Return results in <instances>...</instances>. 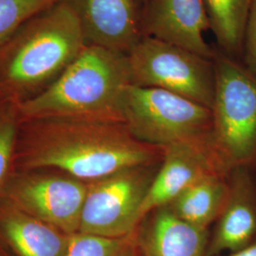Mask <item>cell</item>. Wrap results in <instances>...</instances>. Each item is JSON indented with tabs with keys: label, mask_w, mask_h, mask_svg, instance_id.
I'll return each instance as SVG.
<instances>
[{
	"label": "cell",
	"mask_w": 256,
	"mask_h": 256,
	"mask_svg": "<svg viewBox=\"0 0 256 256\" xmlns=\"http://www.w3.org/2000/svg\"><path fill=\"white\" fill-rule=\"evenodd\" d=\"M164 149L138 140L124 122L23 120L14 171L56 170L86 182L122 169L162 162Z\"/></svg>",
	"instance_id": "cell-1"
},
{
	"label": "cell",
	"mask_w": 256,
	"mask_h": 256,
	"mask_svg": "<svg viewBox=\"0 0 256 256\" xmlns=\"http://www.w3.org/2000/svg\"><path fill=\"white\" fill-rule=\"evenodd\" d=\"M130 84L128 54L86 46L45 92L19 104L21 117L124 122Z\"/></svg>",
	"instance_id": "cell-2"
},
{
	"label": "cell",
	"mask_w": 256,
	"mask_h": 256,
	"mask_svg": "<svg viewBox=\"0 0 256 256\" xmlns=\"http://www.w3.org/2000/svg\"><path fill=\"white\" fill-rule=\"evenodd\" d=\"M86 46L72 10L57 2L0 48V92L18 102L45 92Z\"/></svg>",
	"instance_id": "cell-3"
},
{
	"label": "cell",
	"mask_w": 256,
	"mask_h": 256,
	"mask_svg": "<svg viewBox=\"0 0 256 256\" xmlns=\"http://www.w3.org/2000/svg\"><path fill=\"white\" fill-rule=\"evenodd\" d=\"M210 144L223 170L256 160V79L232 57L216 50Z\"/></svg>",
	"instance_id": "cell-4"
},
{
	"label": "cell",
	"mask_w": 256,
	"mask_h": 256,
	"mask_svg": "<svg viewBox=\"0 0 256 256\" xmlns=\"http://www.w3.org/2000/svg\"><path fill=\"white\" fill-rule=\"evenodd\" d=\"M124 124L138 140L164 147L210 138L209 108L173 92L130 84L124 104Z\"/></svg>",
	"instance_id": "cell-5"
},
{
	"label": "cell",
	"mask_w": 256,
	"mask_h": 256,
	"mask_svg": "<svg viewBox=\"0 0 256 256\" xmlns=\"http://www.w3.org/2000/svg\"><path fill=\"white\" fill-rule=\"evenodd\" d=\"M131 84L173 92L212 108L214 59L154 37L144 36L128 54Z\"/></svg>",
	"instance_id": "cell-6"
},
{
	"label": "cell",
	"mask_w": 256,
	"mask_h": 256,
	"mask_svg": "<svg viewBox=\"0 0 256 256\" xmlns=\"http://www.w3.org/2000/svg\"><path fill=\"white\" fill-rule=\"evenodd\" d=\"M156 165L128 167L88 182L78 232L124 238L136 232Z\"/></svg>",
	"instance_id": "cell-7"
},
{
	"label": "cell",
	"mask_w": 256,
	"mask_h": 256,
	"mask_svg": "<svg viewBox=\"0 0 256 256\" xmlns=\"http://www.w3.org/2000/svg\"><path fill=\"white\" fill-rule=\"evenodd\" d=\"M88 182L56 170L14 171L1 198L66 234L79 232Z\"/></svg>",
	"instance_id": "cell-8"
},
{
	"label": "cell",
	"mask_w": 256,
	"mask_h": 256,
	"mask_svg": "<svg viewBox=\"0 0 256 256\" xmlns=\"http://www.w3.org/2000/svg\"><path fill=\"white\" fill-rule=\"evenodd\" d=\"M78 20L86 46L128 54L144 37L138 0H57Z\"/></svg>",
	"instance_id": "cell-9"
},
{
	"label": "cell",
	"mask_w": 256,
	"mask_h": 256,
	"mask_svg": "<svg viewBox=\"0 0 256 256\" xmlns=\"http://www.w3.org/2000/svg\"><path fill=\"white\" fill-rule=\"evenodd\" d=\"M164 149V158L140 209L142 220L151 210L167 205L185 189L206 176H229L214 155L210 138L178 142Z\"/></svg>",
	"instance_id": "cell-10"
},
{
	"label": "cell",
	"mask_w": 256,
	"mask_h": 256,
	"mask_svg": "<svg viewBox=\"0 0 256 256\" xmlns=\"http://www.w3.org/2000/svg\"><path fill=\"white\" fill-rule=\"evenodd\" d=\"M144 36L154 37L214 59L204 34L210 30L203 0H148L142 9Z\"/></svg>",
	"instance_id": "cell-11"
},
{
	"label": "cell",
	"mask_w": 256,
	"mask_h": 256,
	"mask_svg": "<svg viewBox=\"0 0 256 256\" xmlns=\"http://www.w3.org/2000/svg\"><path fill=\"white\" fill-rule=\"evenodd\" d=\"M248 167H239L229 174V196L220 214L206 256L239 250L254 242L256 236V189Z\"/></svg>",
	"instance_id": "cell-12"
},
{
	"label": "cell",
	"mask_w": 256,
	"mask_h": 256,
	"mask_svg": "<svg viewBox=\"0 0 256 256\" xmlns=\"http://www.w3.org/2000/svg\"><path fill=\"white\" fill-rule=\"evenodd\" d=\"M140 256H206L207 230L180 218L167 206L151 210L137 229Z\"/></svg>",
	"instance_id": "cell-13"
},
{
	"label": "cell",
	"mask_w": 256,
	"mask_h": 256,
	"mask_svg": "<svg viewBox=\"0 0 256 256\" xmlns=\"http://www.w3.org/2000/svg\"><path fill=\"white\" fill-rule=\"evenodd\" d=\"M0 236L18 256H66L70 238L1 198Z\"/></svg>",
	"instance_id": "cell-14"
},
{
	"label": "cell",
	"mask_w": 256,
	"mask_h": 256,
	"mask_svg": "<svg viewBox=\"0 0 256 256\" xmlns=\"http://www.w3.org/2000/svg\"><path fill=\"white\" fill-rule=\"evenodd\" d=\"M230 192L229 176L212 174L194 183L167 206L180 218L200 229L207 230L218 220Z\"/></svg>",
	"instance_id": "cell-15"
},
{
	"label": "cell",
	"mask_w": 256,
	"mask_h": 256,
	"mask_svg": "<svg viewBox=\"0 0 256 256\" xmlns=\"http://www.w3.org/2000/svg\"><path fill=\"white\" fill-rule=\"evenodd\" d=\"M220 50L241 55L242 41L254 0H203Z\"/></svg>",
	"instance_id": "cell-16"
},
{
	"label": "cell",
	"mask_w": 256,
	"mask_h": 256,
	"mask_svg": "<svg viewBox=\"0 0 256 256\" xmlns=\"http://www.w3.org/2000/svg\"><path fill=\"white\" fill-rule=\"evenodd\" d=\"M22 120L18 102L0 93V196L14 171V160Z\"/></svg>",
	"instance_id": "cell-17"
},
{
	"label": "cell",
	"mask_w": 256,
	"mask_h": 256,
	"mask_svg": "<svg viewBox=\"0 0 256 256\" xmlns=\"http://www.w3.org/2000/svg\"><path fill=\"white\" fill-rule=\"evenodd\" d=\"M137 230L124 238H104L76 232L66 256H137Z\"/></svg>",
	"instance_id": "cell-18"
},
{
	"label": "cell",
	"mask_w": 256,
	"mask_h": 256,
	"mask_svg": "<svg viewBox=\"0 0 256 256\" xmlns=\"http://www.w3.org/2000/svg\"><path fill=\"white\" fill-rule=\"evenodd\" d=\"M55 3L57 0H0V48L28 20Z\"/></svg>",
	"instance_id": "cell-19"
},
{
	"label": "cell",
	"mask_w": 256,
	"mask_h": 256,
	"mask_svg": "<svg viewBox=\"0 0 256 256\" xmlns=\"http://www.w3.org/2000/svg\"><path fill=\"white\" fill-rule=\"evenodd\" d=\"M241 55L244 61L243 66L256 79V0H254L248 12Z\"/></svg>",
	"instance_id": "cell-20"
},
{
	"label": "cell",
	"mask_w": 256,
	"mask_h": 256,
	"mask_svg": "<svg viewBox=\"0 0 256 256\" xmlns=\"http://www.w3.org/2000/svg\"><path fill=\"white\" fill-rule=\"evenodd\" d=\"M229 256H256V241L239 250L232 252Z\"/></svg>",
	"instance_id": "cell-21"
},
{
	"label": "cell",
	"mask_w": 256,
	"mask_h": 256,
	"mask_svg": "<svg viewBox=\"0 0 256 256\" xmlns=\"http://www.w3.org/2000/svg\"><path fill=\"white\" fill-rule=\"evenodd\" d=\"M138 1H140V5H142V6H144V4H146V3L147 1H148V0H138Z\"/></svg>",
	"instance_id": "cell-22"
},
{
	"label": "cell",
	"mask_w": 256,
	"mask_h": 256,
	"mask_svg": "<svg viewBox=\"0 0 256 256\" xmlns=\"http://www.w3.org/2000/svg\"><path fill=\"white\" fill-rule=\"evenodd\" d=\"M0 256H5L4 254H3V252H1V250H0Z\"/></svg>",
	"instance_id": "cell-23"
},
{
	"label": "cell",
	"mask_w": 256,
	"mask_h": 256,
	"mask_svg": "<svg viewBox=\"0 0 256 256\" xmlns=\"http://www.w3.org/2000/svg\"><path fill=\"white\" fill-rule=\"evenodd\" d=\"M140 256V254H138V256Z\"/></svg>",
	"instance_id": "cell-24"
},
{
	"label": "cell",
	"mask_w": 256,
	"mask_h": 256,
	"mask_svg": "<svg viewBox=\"0 0 256 256\" xmlns=\"http://www.w3.org/2000/svg\"><path fill=\"white\" fill-rule=\"evenodd\" d=\"M0 93H1V92H0Z\"/></svg>",
	"instance_id": "cell-25"
}]
</instances>
